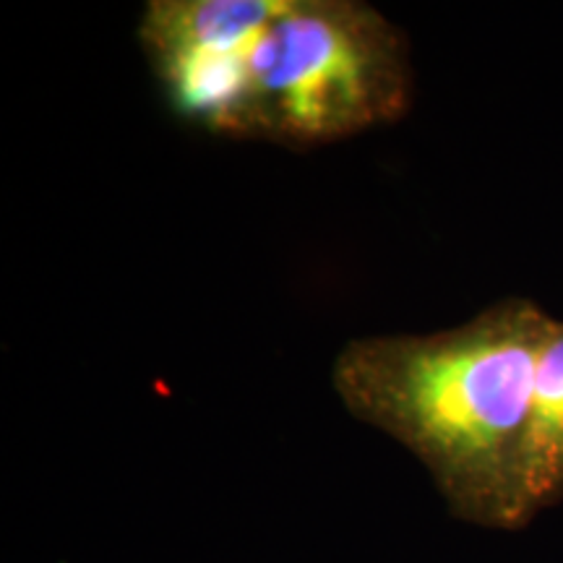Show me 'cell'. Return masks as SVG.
<instances>
[{"label":"cell","instance_id":"6da1fadb","mask_svg":"<svg viewBox=\"0 0 563 563\" xmlns=\"http://www.w3.org/2000/svg\"><path fill=\"white\" fill-rule=\"evenodd\" d=\"M551 327L538 300L506 298L431 334L361 336L334 357L332 386L344 410L418 454L456 506L517 522Z\"/></svg>","mask_w":563,"mask_h":563},{"label":"cell","instance_id":"7a4b0ae2","mask_svg":"<svg viewBox=\"0 0 563 563\" xmlns=\"http://www.w3.org/2000/svg\"><path fill=\"white\" fill-rule=\"evenodd\" d=\"M258 139L313 150L410 112L415 76L399 26L361 0H287L256 58Z\"/></svg>","mask_w":563,"mask_h":563},{"label":"cell","instance_id":"3957f363","mask_svg":"<svg viewBox=\"0 0 563 563\" xmlns=\"http://www.w3.org/2000/svg\"><path fill=\"white\" fill-rule=\"evenodd\" d=\"M287 0H150L139 45L175 118L228 139H258L253 58Z\"/></svg>","mask_w":563,"mask_h":563},{"label":"cell","instance_id":"277c9868","mask_svg":"<svg viewBox=\"0 0 563 563\" xmlns=\"http://www.w3.org/2000/svg\"><path fill=\"white\" fill-rule=\"evenodd\" d=\"M563 496V321L553 319L540 352L522 467V517Z\"/></svg>","mask_w":563,"mask_h":563}]
</instances>
